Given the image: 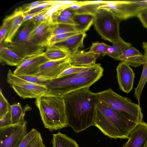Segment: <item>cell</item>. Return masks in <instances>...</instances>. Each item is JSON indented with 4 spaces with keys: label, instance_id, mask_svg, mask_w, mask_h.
Here are the masks:
<instances>
[{
    "label": "cell",
    "instance_id": "1",
    "mask_svg": "<svg viewBox=\"0 0 147 147\" xmlns=\"http://www.w3.org/2000/svg\"><path fill=\"white\" fill-rule=\"evenodd\" d=\"M63 98L68 126L78 133L93 125L98 101L97 93L85 88L70 92Z\"/></svg>",
    "mask_w": 147,
    "mask_h": 147
},
{
    "label": "cell",
    "instance_id": "2",
    "mask_svg": "<svg viewBox=\"0 0 147 147\" xmlns=\"http://www.w3.org/2000/svg\"><path fill=\"white\" fill-rule=\"evenodd\" d=\"M103 71L100 64L96 63L78 73L52 79L46 85L45 95L63 97L71 92L89 88L103 76Z\"/></svg>",
    "mask_w": 147,
    "mask_h": 147
},
{
    "label": "cell",
    "instance_id": "3",
    "mask_svg": "<svg viewBox=\"0 0 147 147\" xmlns=\"http://www.w3.org/2000/svg\"><path fill=\"white\" fill-rule=\"evenodd\" d=\"M136 124L98 101L96 104L93 125L110 138L128 139L129 132Z\"/></svg>",
    "mask_w": 147,
    "mask_h": 147
},
{
    "label": "cell",
    "instance_id": "4",
    "mask_svg": "<svg viewBox=\"0 0 147 147\" xmlns=\"http://www.w3.org/2000/svg\"><path fill=\"white\" fill-rule=\"evenodd\" d=\"M35 104L45 128L52 131L68 126L63 97L44 95L36 99Z\"/></svg>",
    "mask_w": 147,
    "mask_h": 147
},
{
    "label": "cell",
    "instance_id": "5",
    "mask_svg": "<svg viewBox=\"0 0 147 147\" xmlns=\"http://www.w3.org/2000/svg\"><path fill=\"white\" fill-rule=\"evenodd\" d=\"M97 94L99 102L109 107L123 118L136 124L144 122L139 105L119 95L110 88Z\"/></svg>",
    "mask_w": 147,
    "mask_h": 147
},
{
    "label": "cell",
    "instance_id": "6",
    "mask_svg": "<svg viewBox=\"0 0 147 147\" xmlns=\"http://www.w3.org/2000/svg\"><path fill=\"white\" fill-rule=\"evenodd\" d=\"M35 26L31 20L24 22L11 42L3 43V45L25 59L42 53L45 51V48L38 45L30 37V33Z\"/></svg>",
    "mask_w": 147,
    "mask_h": 147
},
{
    "label": "cell",
    "instance_id": "7",
    "mask_svg": "<svg viewBox=\"0 0 147 147\" xmlns=\"http://www.w3.org/2000/svg\"><path fill=\"white\" fill-rule=\"evenodd\" d=\"M121 21L109 11L98 8L93 24L102 39L113 44L121 37L119 25Z\"/></svg>",
    "mask_w": 147,
    "mask_h": 147
},
{
    "label": "cell",
    "instance_id": "8",
    "mask_svg": "<svg viewBox=\"0 0 147 147\" xmlns=\"http://www.w3.org/2000/svg\"><path fill=\"white\" fill-rule=\"evenodd\" d=\"M147 8V0L111 1L108 4H103L98 8L111 12L121 20L137 16L143 9Z\"/></svg>",
    "mask_w": 147,
    "mask_h": 147
},
{
    "label": "cell",
    "instance_id": "9",
    "mask_svg": "<svg viewBox=\"0 0 147 147\" xmlns=\"http://www.w3.org/2000/svg\"><path fill=\"white\" fill-rule=\"evenodd\" d=\"M7 79L17 94L24 99H36L45 95L47 92L46 86L28 82L15 75L10 69L8 72Z\"/></svg>",
    "mask_w": 147,
    "mask_h": 147
},
{
    "label": "cell",
    "instance_id": "10",
    "mask_svg": "<svg viewBox=\"0 0 147 147\" xmlns=\"http://www.w3.org/2000/svg\"><path fill=\"white\" fill-rule=\"evenodd\" d=\"M26 120L0 127V147H18L27 134Z\"/></svg>",
    "mask_w": 147,
    "mask_h": 147
},
{
    "label": "cell",
    "instance_id": "11",
    "mask_svg": "<svg viewBox=\"0 0 147 147\" xmlns=\"http://www.w3.org/2000/svg\"><path fill=\"white\" fill-rule=\"evenodd\" d=\"M71 66L68 57L59 60L48 61L40 66L39 72L36 75L51 79L56 78Z\"/></svg>",
    "mask_w": 147,
    "mask_h": 147
},
{
    "label": "cell",
    "instance_id": "12",
    "mask_svg": "<svg viewBox=\"0 0 147 147\" xmlns=\"http://www.w3.org/2000/svg\"><path fill=\"white\" fill-rule=\"evenodd\" d=\"M49 60L42 53L26 58L13 72L16 76L36 75L40 66Z\"/></svg>",
    "mask_w": 147,
    "mask_h": 147
},
{
    "label": "cell",
    "instance_id": "13",
    "mask_svg": "<svg viewBox=\"0 0 147 147\" xmlns=\"http://www.w3.org/2000/svg\"><path fill=\"white\" fill-rule=\"evenodd\" d=\"M53 24L51 18L43 21L34 27L30 34V38L38 45L47 47L52 36Z\"/></svg>",
    "mask_w": 147,
    "mask_h": 147
},
{
    "label": "cell",
    "instance_id": "14",
    "mask_svg": "<svg viewBox=\"0 0 147 147\" xmlns=\"http://www.w3.org/2000/svg\"><path fill=\"white\" fill-rule=\"evenodd\" d=\"M117 81L120 89L129 93L133 89L135 73L130 66L123 62H120L117 67Z\"/></svg>",
    "mask_w": 147,
    "mask_h": 147
},
{
    "label": "cell",
    "instance_id": "15",
    "mask_svg": "<svg viewBox=\"0 0 147 147\" xmlns=\"http://www.w3.org/2000/svg\"><path fill=\"white\" fill-rule=\"evenodd\" d=\"M126 147H146L147 144V123H137L131 130Z\"/></svg>",
    "mask_w": 147,
    "mask_h": 147
},
{
    "label": "cell",
    "instance_id": "16",
    "mask_svg": "<svg viewBox=\"0 0 147 147\" xmlns=\"http://www.w3.org/2000/svg\"><path fill=\"white\" fill-rule=\"evenodd\" d=\"M24 17V13L18 8L14 12L4 19L8 23L7 31L3 43L11 42L13 37L23 24Z\"/></svg>",
    "mask_w": 147,
    "mask_h": 147
},
{
    "label": "cell",
    "instance_id": "17",
    "mask_svg": "<svg viewBox=\"0 0 147 147\" xmlns=\"http://www.w3.org/2000/svg\"><path fill=\"white\" fill-rule=\"evenodd\" d=\"M86 36L85 32H80L54 45L64 50L69 57L75 53L79 48L84 47V40Z\"/></svg>",
    "mask_w": 147,
    "mask_h": 147
},
{
    "label": "cell",
    "instance_id": "18",
    "mask_svg": "<svg viewBox=\"0 0 147 147\" xmlns=\"http://www.w3.org/2000/svg\"><path fill=\"white\" fill-rule=\"evenodd\" d=\"M99 56L89 51H78L74 54L68 57L69 61L71 66L88 67L96 64Z\"/></svg>",
    "mask_w": 147,
    "mask_h": 147
},
{
    "label": "cell",
    "instance_id": "19",
    "mask_svg": "<svg viewBox=\"0 0 147 147\" xmlns=\"http://www.w3.org/2000/svg\"><path fill=\"white\" fill-rule=\"evenodd\" d=\"M94 14L88 13H75L72 19L77 32H84L93 24Z\"/></svg>",
    "mask_w": 147,
    "mask_h": 147
},
{
    "label": "cell",
    "instance_id": "20",
    "mask_svg": "<svg viewBox=\"0 0 147 147\" xmlns=\"http://www.w3.org/2000/svg\"><path fill=\"white\" fill-rule=\"evenodd\" d=\"M0 59L1 63L10 66H18L26 59L20 56L1 43L0 44Z\"/></svg>",
    "mask_w": 147,
    "mask_h": 147
},
{
    "label": "cell",
    "instance_id": "21",
    "mask_svg": "<svg viewBox=\"0 0 147 147\" xmlns=\"http://www.w3.org/2000/svg\"><path fill=\"white\" fill-rule=\"evenodd\" d=\"M131 46V43L125 42L121 37L112 45H109L106 55L116 60L127 49Z\"/></svg>",
    "mask_w": 147,
    "mask_h": 147
},
{
    "label": "cell",
    "instance_id": "22",
    "mask_svg": "<svg viewBox=\"0 0 147 147\" xmlns=\"http://www.w3.org/2000/svg\"><path fill=\"white\" fill-rule=\"evenodd\" d=\"M52 147H79L76 141L59 131L53 134Z\"/></svg>",
    "mask_w": 147,
    "mask_h": 147
},
{
    "label": "cell",
    "instance_id": "23",
    "mask_svg": "<svg viewBox=\"0 0 147 147\" xmlns=\"http://www.w3.org/2000/svg\"><path fill=\"white\" fill-rule=\"evenodd\" d=\"M30 108V107L27 106L23 109L19 103L11 105V124H16L24 121L25 112L28 111Z\"/></svg>",
    "mask_w": 147,
    "mask_h": 147
},
{
    "label": "cell",
    "instance_id": "24",
    "mask_svg": "<svg viewBox=\"0 0 147 147\" xmlns=\"http://www.w3.org/2000/svg\"><path fill=\"white\" fill-rule=\"evenodd\" d=\"M46 48L42 54L49 61L59 60L69 57L66 52L55 46L48 47Z\"/></svg>",
    "mask_w": 147,
    "mask_h": 147
},
{
    "label": "cell",
    "instance_id": "25",
    "mask_svg": "<svg viewBox=\"0 0 147 147\" xmlns=\"http://www.w3.org/2000/svg\"><path fill=\"white\" fill-rule=\"evenodd\" d=\"M147 81V59L143 64L141 76L136 88H135L134 96L140 105V99L143 88Z\"/></svg>",
    "mask_w": 147,
    "mask_h": 147
},
{
    "label": "cell",
    "instance_id": "26",
    "mask_svg": "<svg viewBox=\"0 0 147 147\" xmlns=\"http://www.w3.org/2000/svg\"><path fill=\"white\" fill-rule=\"evenodd\" d=\"M147 59L144 55L131 54L127 56L122 60L129 66L136 67L143 65Z\"/></svg>",
    "mask_w": 147,
    "mask_h": 147
},
{
    "label": "cell",
    "instance_id": "27",
    "mask_svg": "<svg viewBox=\"0 0 147 147\" xmlns=\"http://www.w3.org/2000/svg\"><path fill=\"white\" fill-rule=\"evenodd\" d=\"M76 32L77 31L74 25L55 24L52 27V35Z\"/></svg>",
    "mask_w": 147,
    "mask_h": 147
},
{
    "label": "cell",
    "instance_id": "28",
    "mask_svg": "<svg viewBox=\"0 0 147 147\" xmlns=\"http://www.w3.org/2000/svg\"><path fill=\"white\" fill-rule=\"evenodd\" d=\"M30 82L46 86L51 80L37 75L17 76Z\"/></svg>",
    "mask_w": 147,
    "mask_h": 147
},
{
    "label": "cell",
    "instance_id": "29",
    "mask_svg": "<svg viewBox=\"0 0 147 147\" xmlns=\"http://www.w3.org/2000/svg\"><path fill=\"white\" fill-rule=\"evenodd\" d=\"M109 45L103 42H96L92 43L89 52L98 55L104 56L107 54Z\"/></svg>",
    "mask_w": 147,
    "mask_h": 147
},
{
    "label": "cell",
    "instance_id": "30",
    "mask_svg": "<svg viewBox=\"0 0 147 147\" xmlns=\"http://www.w3.org/2000/svg\"><path fill=\"white\" fill-rule=\"evenodd\" d=\"M80 32H76L52 35L48 42V47L52 46L56 44L63 41L70 36L77 34Z\"/></svg>",
    "mask_w": 147,
    "mask_h": 147
},
{
    "label": "cell",
    "instance_id": "31",
    "mask_svg": "<svg viewBox=\"0 0 147 147\" xmlns=\"http://www.w3.org/2000/svg\"><path fill=\"white\" fill-rule=\"evenodd\" d=\"M10 105L4 96L1 89L0 90V119L3 118L8 112Z\"/></svg>",
    "mask_w": 147,
    "mask_h": 147
},
{
    "label": "cell",
    "instance_id": "32",
    "mask_svg": "<svg viewBox=\"0 0 147 147\" xmlns=\"http://www.w3.org/2000/svg\"><path fill=\"white\" fill-rule=\"evenodd\" d=\"M56 4L54 3L53 1H48L47 2L39 5L24 14V16H26L33 13L49 10Z\"/></svg>",
    "mask_w": 147,
    "mask_h": 147
},
{
    "label": "cell",
    "instance_id": "33",
    "mask_svg": "<svg viewBox=\"0 0 147 147\" xmlns=\"http://www.w3.org/2000/svg\"><path fill=\"white\" fill-rule=\"evenodd\" d=\"M38 132L35 129H32L30 131L27 133L23 141L18 147H27L35 137Z\"/></svg>",
    "mask_w": 147,
    "mask_h": 147
},
{
    "label": "cell",
    "instance_id": "34",
    "mask_svg": "<svg viewBox=\"0 0 147 147\" xmlns=\"http://www.w3.org/2000/svg\"><path fill=\"white\" fill-rule=\"evenodd\" d=\"M48 1L46 0L38 1L24 4L19 8L24 13L35 8L39 5L46 3Z\"/></svg>",
    "mask_w": 147,
    "mask_h": 147
},
{
    "label": "cell",
    "instance_id": "35",
    "mask_svg": "<svg viewBox=\"0 0 147 147\" xmlns=\"http://www.w3.org/2000/svg\"><path fill=\"white\" fill-rule=\"evenodd\" d=\"M87 67H79L71 65L63 71L58 78L78 73L84 70Z\"/></svg>",
    "mask_w": 147,
    "mask_h": 147
},
{
    "label": "cell",
    "instance_id": "36",
    "mask_svg": "<svg viewBox=\"0 0 147 147\" xmlns=\"http://www.w3.org/2000/svg\"><path fill=\"white\" fill-rule=\"evenodd\" d=\"M27 147H46L39 132H38Z\"/></svg>",
    "mask_w": 147,
    "mask_h": 147
},
{
    "label": "cell",
    "instance_id": "37",
    "mask_svg": "<svg viewBox=\"0 0 147 147\" xmlns=\"http://www.w3.org/2000/svg\"><path fill=\"white\" fill-rule=\"evenodd\" d=\"M53 24H62L74 25V23L72 19L63 16L60 14L58 15L52 21Z\"/></svg>",
    "mask_w": 147,
    "mask_h": 147
},
{
    "label": "cell",
    "instance_id": "38",
    "mask_svg": "<svg viewBox=\"0 0 147 147\" xmlns=\"http://www.w3.org/2000/svg\"><path fill=\"white\" fill-rule=\"evenodd\" d=\"M47 12L39 14L31 19L34 24L35 27L43 21L50 18L47 14Z\"/></svg>",
    "mask_w": 147,
    "mask_h": 147
},
{
    "label": "cell",
    "instance_id": "39",
    "mask_svg": "<svg viewBox=\"0 0 147 147\" xmlns=\"http://www.w3.org/2000/svg\"><path fill=\"white\" fill-rule=\"evenodd\" d=\"M136 17L139 19L143 26L147 29V8L141 11Z\"/></svg>",
    "mask_w": 147,
    "mask_h": 147
},
{
    "label": "cell",
    "instance_id": "40",
    "mask_svg": "<svg viewBox=\"0 0 147 147\" xmlns=\"http://www.w3.org/2000/svg\"><path fill=\"white\" fill-rule=\"evenodd\" d=\"M8 28V23L5 20L1 27L0 32V42L3 43L6 36Z\"/></svg>",
    "mask_w": 147,
    "mask_h": 147
},
{
    "label": "cell",
    "instance_id": "41",
    "mask_svg": "<svg viewBox=\"0 0 147 147\" xmlns=\"http://www.w3.org/2000/svg\"><path fill=\"white\" fill-rule=\"evenodd\" d=\"M11 113L10 109L8 112L2 119H0V127L7 126L11 124Z\"/></svg>",
    "mask_w": 147,
    "mask_h": 147
},
{
    "label": "cell",
    "instance_id": "42",
    "mask_svg": "<svg viewBox=\"0 0 147 147\" xmlns=\"http://www.w3.org/2000/svg\"><path fill=\"white\" fill-rule=\"evenodd\" d=\"M49 10H45L38 12L33 13L26 16H24L23 23L28 20H30L38 15L47 12Z\"/></svg>",
    "mask_w": 147,
    "mask_h": 147
},
{
    "label": "cell",
    "instance_id": "43",
    "mask_svg": "<svg viewBox=\"0 0 147 147\" xmlns=\"http://www.w3.org/2000/svg\"><path fill=\"white\" fill-rule=\"evenodd\" d=\"M53 1L56 4H60L69 6H70L73 4L78 3L79 2V1L74 0Z\"/></svg>",
    "mask_w": 147,
    "mask_h": 147
},
{
    "label": "cell",
    "instance_id": "44",
    "mask_svg": "<svg viewBox=\"0 0 147 147\" xmlns=\"http://www.w3.org/2000/svg\"><path fill=\"white\" fill-rule=\"evenodd\" d=\"M68 7L63 9L60 14L65 17L72 19L74 13L73 11L69 9Z\"/></svg>",
    "mask_w": 147,
    "mask_h": 147
},
{
    "label": "cell",
    "instance_id": "45",
    "mask_svg": "<svg viewBox=\"0 0 147 147\" xmlns=\"http://www.w3.org/2000/svg\"><path fill=\"white\" fill-rule=\"evenodd\" d=\"M142 47L144 51V55L147 58V42H143L142 43Z\"/></svg>",
    "mask_w": 147,
    "mask_h": 147
},
{
    "label": "cell",
    "instance_id": "46",
    "mask_svg": "<svg viewBox=\"0 0 147 147\" xmlns=\"http://www.w3.org/2000/svg\"><path fill=\"white\" fill-rule=\"evenodd\" d=\"M122 147H126V144H125Z\"/></svg>",
    "mask_w": 147,
    "mask_h": 147
},
{
    "label": "cell",
    "instance_id": "47",
    "mask_svg": "<svg viewBox=\"0 0 147 147\" xmlns=\"http://www.w3.org/2000/svg\"><path fill=\"white\" fill-rule=\"evenodd\" d=\"M146 147H147V145H146Z\"/></svg>",
    "mask_w": 147,
    "mask_h": 147
}]
</instances>
